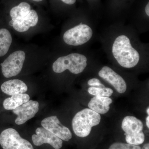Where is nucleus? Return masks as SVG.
Here are the masks:
<instances>
[{"label":"nucleus","instance_id":"obj_1","mask_svg":"<svg viewBox=\"0 0 149 149\" xmlns=\"http://www.w3.org/2000/svg\"><path fill=\"white\" fill-rule=\"evenodd\" d=\"M112 52L118 64L125 68L134 67L140 61L139 52L133 47L130 39L125 35H120L116 39Z\"/></svg>","mask_w":149,"mask_h":149},{"label":"nucleus","instance_id":"obj_2","mask_svg":"<svg viewBox=\"0 0 149 149\" xmlns=\"http://www.w3.org/2000/svg\"><path fill=\"white\" fill-rule=\"evenodd\" d=\"M100 114L90 109H85L77 112L72 120V127L76 136L85 138L90 135L92 128L99 125Z\"/></svg>","mask_w":149,"mask_h":149},{"label":"nucleus","instance_id":"obj_3","mask_svg":"<svg viewBox=\"0 0 149 149\" xmlns=\"http://www.w3.org/2000/svg\"><path fill=\"white\" fill-rule=\"evenodd\" d=\"M87 65V58L85 55L72 53L57 59L53 64L52 69L56 73L68 70L73 74H78L83 72Z\"/></svg>","mask_w":149,"mask_h":149},{"label":"nucleus","instance_id":"obj_4","mask_svg":"<svg viewBox=\"0 0 149 149\" xmlns=\"http://www.w3.org/2000/svg\"><path fill=\"white\" fill-rule=\"evenodd\" d=\"M143 127V123L138 118L130 116H125L123 120L121 128L125 132L126 142L136 146L143 144L145 140Z\"/></svg>","mask_w":149,"mask_h":149},{"label":"nucleus","instance_id":"obj_5","mask_svg":"<svg viewBox=\"0 0 149 149\" xmlns=\"http://www.w3.org/2000/svg\"><path fill=\"white\" fill-rule=\"evenodd\" d=\"M26 55L22 50L15 51L1 63L3 75L6 78L16 76L21 72Z\"/></svg>","mask_w":149,"mask_h":149},{"label":"nucleus","instance_id":"obj_6","mask_svg":"<svg viewBox=\"0 0 149 149\" xmlns=\"http://www.w3.org/2000/svg\"><path fill=\"white\" fill-rule=\"evenodd\" d=\"M93 35V30L90 26L80 24L65 32L63 40L65 42L69 45L80 46L88 42Z\"/></svg>","mask_w":149,"mask_h":149},{"label":"nucleus","instance_id":"obj_7","mask_svg":"<svg viewBox=\"0 0 149 149\" xmlns=\"http://www.w3.org/2000/svg\"><path fill=\"white\" fill-rule=\"evenodd\" d=\"M0 145L3 149H34L29 141L12 128L6 129L0 134Z\"/></svg>","mask_w":149,"mask_h":149},{"label":"nucleus","instance_id":"obj_8","mask_svg":"<svg viewBox=\"0 0 149 149\" xmlns=\"http://www.w3.org/2000/svg\"><path fill=\"white\" fill-rule=\"evenodd\" d=\"M41 125L43 128L53 133L62 140L68 141L72 138V134L70 130L61 124L56 116L43 119Z\"/></svg>","mask_w":149,"mask_h":149},{"label":"nucleus","instance_id":"obj_9","mask_svg":"<svg viewBox=\"0 0 149 149\" xmlns=\"http://www.w3.org/2000/svg\"><path fill=\"white\" fill-rule=\"evenodd\" d=\"M36 133L32 135V142L35 146H39L43 144H49L55 149H60L62 147V140L45 128H37Z\"/></svg>","mask_w":149,"mask_h":149},{"label":"nucleus","instance_id":"obj_10","mask_svg":"<svg viewBox=\"0 0 149 149\" xmlns=\"http://www.w3.org/2000/svg\"><path fill=\"white\" fill-rule=\"evenodd\" d=\"M39 109V104L36 101L29 100L20 106L13 110L17 116L15 123L18 125L24 124L35 116Z\"/></svg>","mask_w":149,"mask_h":149},{"label":"nucleus","instance_id":"obj_11","mask_svg":"<svg viewBox=\"0 0 149 149\" xmlns=\"http://www.w3.org/2000/svg\"><path fill=\"white\" fill-rule=\"evenodd\" d=\"M99 75L113 86L118 93H123L127 90V84L123 77L109 67L104 66L99 71Z\"/></svg>","mask_w":149,"mask_h":149},{"label":"nucleus","instance_id":"obj_12","mask_svg":"<svg viewBox=\"0 0 149 149\" xmlns=\"http://www.w3.org/2000/svg\"><path fill=\"white\" fill-rule=\"evenodd\" d=\"M39 21V17L37 12L31 10L28 15L19 21L9 23L10 25L15 31L19 32H24L29 28L36 26Z\"/></svg>","mask_w":149,"mask_h":149},{"label":"nucleus","instance_id":"obj_13","mask_svg":"<svg viewBox=\"0 0 149 149\" xmlns=\"http://www.w3.org/2000/svg\"><path fill=\"white\" fill-rule=\"evenodd\" d=\"M1 88L3 93L10 96L26 93L28 90L26 84L19 79H13L4 82L1 85Z\"/></svg>","mask_w":149,"mask_h":149},{"label":"nucleus","instance_id":"obj_14","mask_svg":"<svg viewBox=\"0 0 149 149\" xmlns=\"http://www.w3.org/2000/svg\"><path fill=\"white\" fill-rule=\"evenodd\" d=\"M112 100L109 97L95 96L91 99L88 106L90 109L99 114H105L110 109Z\"/></svg>","mask_w":149,"mask_h":149},{"label":"nucleus","instance_id":"obj_15","mask_svg":"<svg viewBox=\"0 0 149 149\" xmlns=\"http://www.w3.org/2000/svg\"><path fill=\"white\" fill-rule=\"evenodd\" d=\"M29 100L30 97L27 94H17L5 100L3 103V106L6 110H13L22 104L27 102Z\"/></svg>","mask_w":149,"mask_h":149},{"label":"nucleus","instance_id":"obj_16","mask_svg":"<svg viewBox=\"0 0 149 149\" xmlns=\"http://www.w3.org/2000/svg\"><path fill=\"white\" fill-rule=\"evenodd\" d=\"M31 6L27 3H20L10 10V15L11 19L9 22H14L21 20L30 12Z\"/></svg>","mask_w":149,"mask_h":149},{"label":"nucleus","instance_id":"obj_17","mask_svg":"<svg viewBox=\"0 0 149 149\" xmlns=\"http://www.w3.org/2000/svg\"><path fill=\"white\" fill-rule=\"evenodd\" d=\"M12 43V37L6 28L0 29V57L5 56L8 52Z\"/></svg>","mask_w":149,"mask_h":149},{"label":"nucleus","instance_id":"obj_18","mask_svg":"<svg viewBox=\"0 0 149 149\" xmlns=\"http://www.w3.org/2000/svg\"><path fill=\"white\" fill-rule=\"evenodd\" d=\"M88 92L93 95L108 97L111 96L113 93V91L111 88H98L93 87H91L88 88Z\"/></svg>","mask_w":149,"mask_h":149},{"label":"nucleus","instance_id":"obj_19","mask_svg":"<svg viewBox=\"0 0 149 149\" xmlns=\"http://www.w3.org/2000/svg\"><path fill=\"white\" fill-rule=\"evenodd\" d=\"M109 149H141L139 146L122 143H114L112 144Z\"/></svg>","mask_w":149,"mask_h":149},{"label":"nucleus","instance_id":"obj_20","mask_svg":"<svg viewBox=\"0 0 149 149\" xmlns=\"http://www.w3.org/2000/svg\"><path fill=\"white\" fill-rule=\"evenodd\" d=\"M88 85L91 87H96L98 88H105V86L101 83L100 80L97 78H93L90 79L88 81Z\"/></svg>","mask_w":149,"mask_h":149},{"label":"nucleus","instance_id":"obj_21","mask_svg":"<svg viewBox=\"0 0 149 149\" xmlns=\"http://www.w3.org/2000/svg\"><path fill=\"white\" fill-rule=\"evenodd\" d=\"M63 2L68 5H72L76 2V0H61Z\"/></svg>","mask_w":149,"mask_h":149},{"label":"nucleus","instance_id":"obj_22","mask_svg":"<svg viewBox=\"0 0 149 149\" xmlns=\"http://www.w3.org/2000/svg\"><path fill=\"white\" fill-rule=\"evenodd\" d=\"M145 11H146V13L148 16H149V3L147 4L145 8Z\"/></svg>","mask_w":149,"mask_h":149},{"label":"nucleus","instance_id":"obj_23","mask_svg":"<svg viewBox=\"0 0 149 149\" xmlns=\"http://www.w3.org/2000/svg\"><path fill=\"white\" fill-rule=\"evenodd\" d=\"M142 149H149V143H147L144 145Z\"/></svg>","mask_w":149,"mask_h":149},{"label":"nucleus","instance_id":"obj_24","mask_svg":"<svg viewBox=\"0 0 149 149\" xmlns=\"http://www.w3.org/2000/svg\"><path fill=\"white\" fill-rule=\"evenodd\" d=\"M149 116H147L146 118V125L148 128H149Z\"/></svg>","mask_w":149,"mask_h":149},{"label":"nucleus","instance_id":"obj_25","mask_svg":"<svg viewBox=\"0 0 149 149\" xmlns=\"http://www.w3.org/2000/svg\"><path fill=\"white\" fill-rule=\"evenodd\" d=\"M32 1H34L37 2H39L42 1L43 0H32Z\"/></svg>","mask_w":149,"mask_h":149},{"label":"nucleus","instance_id":"obj_26","mask_svg":"<svg viewBox=\"0 0 149 149\" xmlns=\"http://www.w3.org/2000/svg\"><path fill=\"white\" fill-rule=\"evenodd\" d=\"M149 107H148V108L147 109V113H148V115H149Z\"/></svg>","mask_w":149,"mask_h":149}]
</instances>
